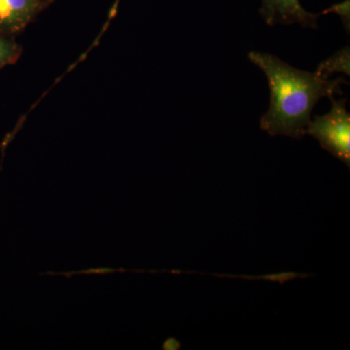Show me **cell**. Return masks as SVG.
<instances>
[{"label":"cell","instance_id":"3957f363","mask_svg":"<svg viewBox=\"0 0 350 350\" xmlns=\"http://www.w3.org/2000/svg\"><path fill=\"white\" fill-rule=\"evenodd\" d=\"M260 14L271 27L299 24L310 29L317 27V19L322 15L308 12L301 6L300 0H262Z\"/></svg>","mask_w":350,"mask_h":350},{"label":"cell","instance_id":"8992f818","mask_svg":"<svg viewBox=\"0 0 350 350\" xmlns=\"http://www.w3.org/2000/svg\"><path fill=\"white\" fill-rule=\"evenodd\" d=\"M23 53L22 46L10 36L0 34V68L15 64Z\"/></svg>","mask_w":350,"mask_h":350},{"label":"cell","instance_id":"ba28073f","mask_svg":"<svg viewBox=\"0 0 350 350\" xmlns=\"http://www.w3.org/2000/svg\"><path fill=\"white\" fill-rule=\"evenodd\" d=\"M40 1L45 4L46 6H48L50 3H52L54 0H40Z\"/></svg>","mask_w":350,"mask_h":350},{"label":"cell","instance_id":"52a82bcc","mask_svg":"<svg viewBox=\"0 0 350 350\" xmlns=\"http://www.w3.org/2000/svg\"><path fill=\"white\" fill-rule=\"evenodd\" d=\"M328 13L338 14L342 17L345 29L347 27V32H349V0H345L342 4L332 6L331 8L327 9L324 12H321L322 15Z\"/></svg>","mask_w":350,"mask_h":350},{"label":"cell","instance_id":"7a4b0ae2","mask_svg":"<svg viewBox=\"0 0 350 350\" xmlns=\"http://www.w3.org/2000/svg\"><path fill=\"white\" fill-rule=\"evenodd\" d=\"M332 108L325 115H317L306 126V135L319 140L324 150L350 167V115L347 98H331Z\"/></svg>","mask_w":350,"mask_h":350},{"label":"cell","instance_id":"6da1fadb","mask_svg":"<svg viewBox=\"0 0 350 350\" xmlns=\"http://www.w3.org/2000/svg\"><path fill=\"white\" fill-rule=\"evenodd\" d=\"M248 59L268 79L271 103L260 126L271 137L303 138L313 107L322 98L331 100L334 94H342L340 84H347L344 77L329 80L315 72L299 70L267 53L251 51Z\"/></svg>","mask_w":350,"mask_h":350},{"label":"cell","instance_id":"277c9868","mask_svg":"<svg viewBox=\"0 0 350 350\" xmlns=\"http://www.w3.org/2000/svg\"><path fill=\"white\" fill-rule=\"evenodd\" d=\"M46 7L40 0H0V34L24 31Z\"/></svg>","mask_w":350,"mask_h":350},{"label":"cell","instance_id":"5b68a950","mask_svg":"<svg viewBox=\"0 0 350 350\" xmlns=\"http://www.w3.org/2000/svg\"><path fill=\"white\" fill-rule=\"evenodd\" d=\"M350 64V50L349 47H345L344 49L338 51L333 56L322 62L317 66V75L321 77H329L334 73L342 72L345 75H349Z\"/></svg>","mask_w":350,"mask_h":350}]
</instances>
